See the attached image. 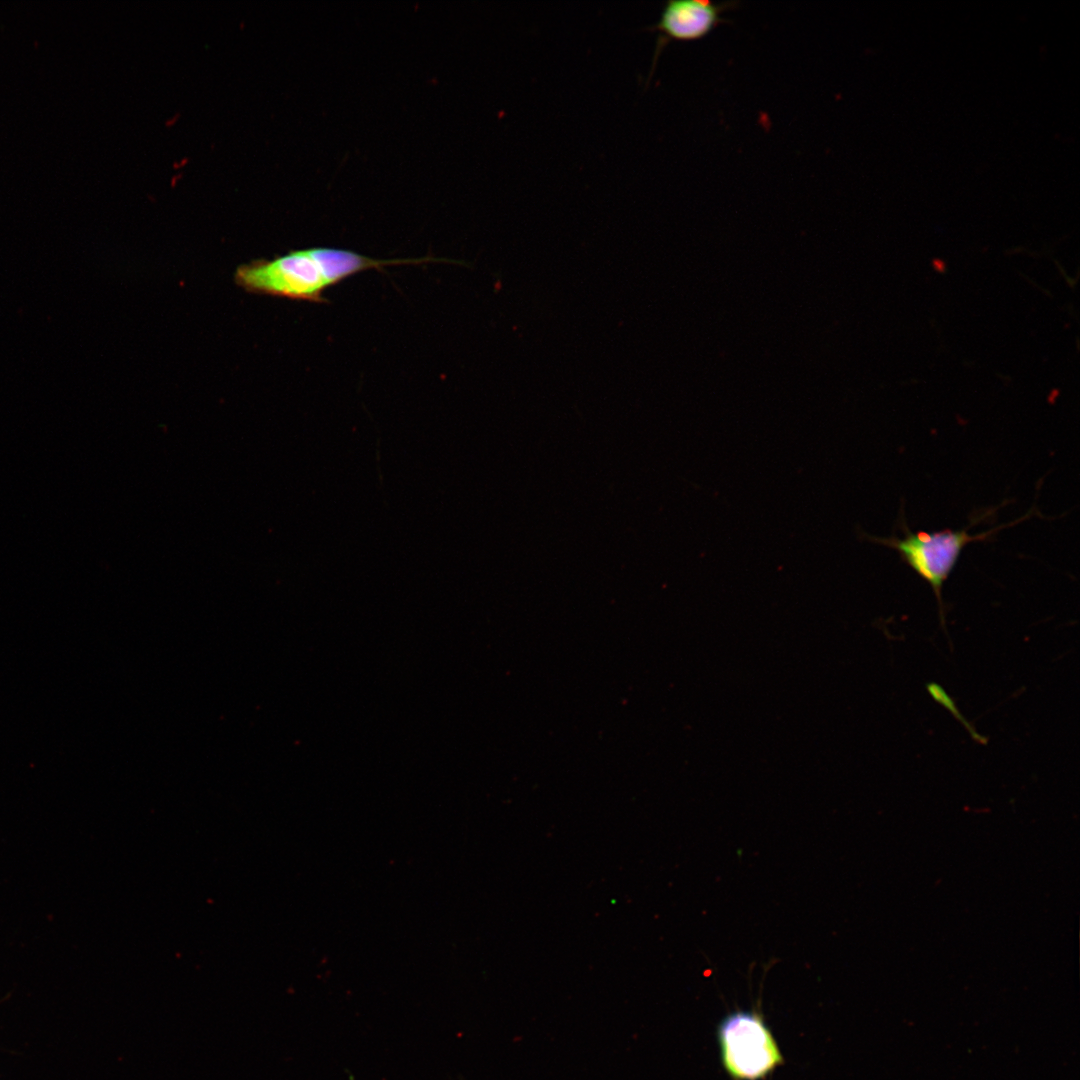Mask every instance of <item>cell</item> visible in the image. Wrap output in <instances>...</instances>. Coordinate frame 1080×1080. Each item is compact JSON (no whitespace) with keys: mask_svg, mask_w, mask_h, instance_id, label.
Returning a JSON list of instances; mask_svg holds the SVG:
<instances>
[{"mask_svg":"<svg viewBox=\"0 0 1080 1080\" xmlns=\"http://www.w3.org/2000/svg\"><path fill=\"white\" fill-rule=\"evenodd\" d=\"M737 2L714 3L707 0H670L661 11L658 22L650 27L660 33L655 59L668 41H694L707 36L715 27L727 22L722 14L737 6Z\"/></svg>","mask_w":1080,"mask_h":1080,"instance_id":"cell-4","label":"cell"},{"mask_svg":"<svg viewBox=\"0 0 1080 1080\" xmlns=\"http://www.w3.org/2000/svg\"><path fill=\"white\" fill-rule=\"evenodd\" d=\"M1030 515L1031 513H1028L1016 521L978 534H970L967 528L956 531L945 529L933 533L912 532L903 524V537L871 540L895 549L902 561L930 584L937 598L941 623L945 625L942 586L954 569L963 548L970 542L990 539L1000 529L1015 525Z\"/></svg>","mask_w":1080,"mask_h":1080,"instance_id":"cell-2","label":"cell"},{"mask_svg":"<svg viewBox=\"0 0 1080 1080\" xmlns=\"http://www.w3.org/2000/svg\"><path fill=\"white\" fill-rule=\"evenodd\" d=\"M721 1062L736 1080L765 1078L784 1062L779 1046L760 1014L735 1011L717 1030Z\"/></svg>","mask_w":1080,"mask_h":1080,"instance_id":"cell-3","label":"cell"},{"mask_svg":"<svg viewBox=\"0 0 1080 1080\" xmlns=\"http://www.w3.org/2000/svg\"><path fill=\"white\" fill-rule=\"evenodd\" d=\"M927 691H928V693L930 694L931 698L934 701H936L938 704H940L941 706L946 708L951 714H953V716L958 721L961 722V724L966 728V730L969 732V734L971 735V737L975 741H977L979 743H982V744L986 743V739L983 736H981L974 729V727L971 726L970 723L962 716L961 712L956 707L955 702L950 697V695L947 694V692L943 689L942 686H940L937 683H929V684H927Z\"/></svg>","mask_w":1080,"mask_h":1080,"instance_id":"cell-5","label":"cell"},{"mask_svg":"<svg viewBox=\"0 0 1080 1080\" xmlns=\"http://www.w3.org/2000/svg\"><path fill=\"white\" fill-rule=\"evenodd\" d=\"M432 260L375 259L346 249L313 247L240 265L234 279L249 292L321 304L329 302L324 297L328 288L362 271Z\"/></svg>","mask_w":1080,"mask_h":1080,"instance_id":"cell-1","label":"cell"}]
</instances>
